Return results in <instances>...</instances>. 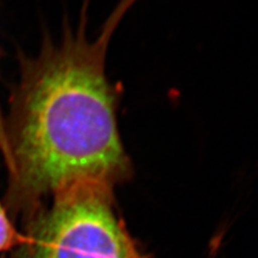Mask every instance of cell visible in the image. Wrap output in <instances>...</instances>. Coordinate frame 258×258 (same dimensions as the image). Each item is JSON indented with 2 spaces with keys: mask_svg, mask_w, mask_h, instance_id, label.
<instances>
[{
  "mask_svg": "<svg viewBox=\"0 0 258 258\" xmlns=\"http://www.w3.org/2000/svg\"><path fill=\"white\" fill-rule=\"evenodd\" d=\"M137 2H138V0H119L118 4L115 6L114 10H113L112 13L109 15L106 23L103 24L101 34L108 38H111L119 22L123 20L124 15L132 9V7Z\"/></svg>",
  "mask_w": 258,
  "mask_h": 258,
  "instance_id": "277c9868",
  "label": "cell"
},
{
  "mask_svg": "<svg viewBox=\"0 0 258 258\" xmlns=\"http://www.w3.org/2000/svg\"><path fill=\"white\" fill-rule=\"evenodd\" d=\"M80 26L22 60L5 119L8 209L25 224L61 185L95 177L114 185L132 172L118 132L117 94L106 74L109 38Z\"/></svg>",
  "mask_w": 258,
  "mask_h": 258,
  "instance_id": "6da1fadb",
  "label": "cell"
},
{
  "mask_svg": "<svg viewBox=\"0 0 258 258\" xmlns=\"http://www.w3.org/2000/svg\"><path fill=\"white\" fill-rule=\"evenodd\" d=\"M24 241V235L16 231L6 209L0 203V253L19 247Z\"/></svg>",
  "mask_w": 258,
  "mask_h": 258,
  "instance_id": "3957f363",
  "label": "cell"
},
{
  "mask_svg": "<svg viewBox=\"0 0 258 258\" xmlns=\"http://www.w3.org/2000/svg\"><path fill=\"white\" fill-rule=\"evenodd\" d=\"M127 258H145V257L140 254V252L136 247V244L133 243L132 246H131V249H129V253H128Z\"/></svg>",
  "mask_w": 258,
  "mask_h": 258,
  "instance_id": "8992f818",
  "label": "cell"
},
{
  "mask_svg": "<svg viewBox=\"0 0 258 258\" xmlns=\"http://www.w3.org/2000/svg\"><path fill=\"white\" fill-rule=\"evenodd\" d=\"M0 153H2L5 164H7L9 160V147H8L7 142L5 119L3 118L2 111H0Z\"/></svg>",
  "mask_w": 258,
  "mask_h": 258,
  "instance_id": "5b68a950",
  "label": "cell"
},
{
  "mask_svg": "<svg viewBox=\"0 0 258 258\" xmlns=\"http://www.w3.org/2000/svg\"><path fill=\"white\" fill-rule=\"evenodd\" d=\"M113 184L81 177L56 189L24 227L14 258H127L134 241L113 208Z\"/></svg>",
  "mask_w": 258,
  "mask_h": 258,
  "instance_id": "7a4b0ae2",
  "label": "cell"
}]
</instances>
